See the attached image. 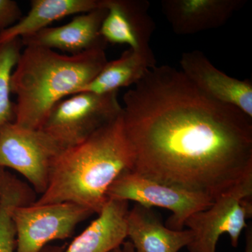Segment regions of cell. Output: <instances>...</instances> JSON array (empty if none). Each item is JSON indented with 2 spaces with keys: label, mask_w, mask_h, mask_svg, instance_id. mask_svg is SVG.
Listing matches in <instances>:
<instances>
[{
  "label": "cell",
  "mask_w": 252,
  "mask_h": 252,
  "mask_svg": "<svg viewBox=\"0 0 252 252\" xmlns=\"http://www.w3.org/2000/svg\"><path fill=\"white\" fill-rule=\"evenodd\" d=\"M132 171L213 200L252 177V119L155 66L123 97Z\"/></svg>",
  "instance_id": "1"
},
{
  "label": "cell",
  "mask_w": 252,
  "mask_h": 252,
  "mask_svg": "<svg viewBox=\"0 0 252 252\" xmlns=\"http://www.w3.org/2000/svg\"><path fill=\"white\" fill-rule=\"evenodd\" d=\"M133 160L122 113L84 142L56 154L47 189L34 204L70 202L99 215L109 187L122 172L132 170Z\"/></svg>",
  "instance_id": "2"
},
{
  "label": "cell",
  "mask_w": 252,
  "mask_h": 252,
  "mask_svg": "<svg viewBox=\"0 0 252 252\" xmlns=\"http://www.w3.org/2000/svg\"><path fill=\"white\" fill-rule=\"evenodd\" d=\"M105 46L80 54H61L52 49L25 46L11 77L15 124L39 130L53 107L75 94L108 62Z\"/></svg>",
  "instance_id": "3"
},
{
  "label": "cell",
  "mask_w": 252,
  "mask_h": 252,
  "mask_svg": "<svg viewBox=\"0 0 252 252\" xmlns=\"http://www.w3.org/2000/svg\"><path fill=\"white\" fill-rule=\"evenodd\" d=\"M122 113L118 92L103 94L79 93L58 102L40 130L61 151L84 142Z\"/></svg>",
  "instance_id": "4"
},
{
  "label": "cell",
  "mask_w": 252,
  "mask_h": 252,
  "mask_svg": "<svg viewBox=\"0 0 252 252\" xmlns=\"http://www.w3.org/2000/svg\"><path fill=\"white\" fill-rule=\"evenodd\" d=\"M252 217V177L214 201L206 210L192 215L185 227L192 233L189 252H216L220 237L229 235L233 248Z\"/></svg>",
  "instance_id": "5"
},
{
  "label": "cell",
  "mask_w": 252,
  "mask_h": 252,
  "mask_svg": "<svg viewBox=\"0 0 252 252\" xmlns=\"http://www.w3.org/2000/svg\"><path fill=\"white\" fill-rule=\"evenodd\" d=\"M107 198L134 201L148 208L167 209L172 214L165 225L176 230H183L192 215L214 203L203 193L165 185L130 170L118 176L109 187Z\"/></svg>",
  "instance_id": "6"
},
{
  "label": "cell",
  "mask_w": 252,
  "mask_h": 252,
  "mask_svg": "<svg viewBox=\"0 0 252 252\" xmlns=\"http://www.w3.org/2000/svg\"><path fill=\"white\" fill-rule=\"evenodd\" d=\"M94 215L70 202L32 204L12 211L16 230V252H41L50 242L72 235L77 225Z\"/></svg>",
  "instance_id": "7"
},
{
  "label": "cell",
  "mask_w": 252,
  "mask_h": 252,
  "mask_svg": "<svg viewBox=\"0 0 252 252\" xmlns=\"http://www.w3.org/2000/svg\"><path fill=\"white\" fill-rule=\"evenodd\" d=\"M61 149L45 132L8 123L0 127V167L21 174L36 193L49 182L51 164Z\"/></svg>",
  "instance_id": "8"
},
{
  "label": "cell",
  "mask_w": 252,
  "mask_h": 252,
  "mask_svg": "<svg viewBox=\"0 0 252 252\" xmlns=\"http://www.w3.org/2000/svg\"><path fill=\"white\" fill-rule=\"evenodd\" d=\"M181 72L207 97L233 106L252 119V84L240 80L217 69L200 51L182 54Z\"/></svg>",
  "instance_id": "9"
},
{
  "label": "cell",
  "mask_w": 252,
  "mask_h": 252,
  "mask_svg": "<svg viewBox=\"0 0 252 252\" xmlns=\"http://www.w3.org/2000/svg\"><path fill=\"white\" fill-rule=\"evenodd\" d=\"M107 11L99 34L106 43L125 44L135 51L152 49L155 23L147 0H107Z\"/></svg>",
  "instance_id": "10"
},
{
  "label": "cell",
  "mask_w": 252,
  "mask_h": 252,
  "mask_svg": "<svg viewBox=\"0 0 252 252\" xmlns=\"http://www.w3.org/2000/svg\"><path fill=\"white\" fill-rule=\"evenodd\" d=\"M245 0H162V11L172 31L190 35L221 27Z\"/></svg>",
  "instance_id": "11"
},
{
  "label": "cell",
  "mask_w": 252,
  "mask_h": 252,
  "mask_svg": "<svg viewBox=\"0 0 252 252\" xmlns=\"http://www.w3.org/2000/svg\"><path fill=\"white\" fill-rule=\"evenodd\" d=\"M107 11L105 4L94 11L77 15L67 24L46 28L22 38L23 46L59 49L70 55L105 46L107 43L99 34V30Z\"/></svg>",
  "instance_id": "12"
},
{
  "label": "cell",
  "mask_w": 252,
  "mask_h": 252,
  "mask_svg": "<svg viewBox=\"0 0 252 252\" xmlns=\"http://www.w3.org/2000/svg\"><path fill=\"white\" fill-rule=\"evenodd\" d=\"M127 235L135 252H179L192 240L190 230L167 228L153 209L138 204L127 214Z\"/></svg>",
  "instance_id": "13"
},
{
  "label": "cell",
  "mask_w": 252,
  "mask_h": 252,
  "mask_svg": "<svg viewBox=\"0 0 252 252\" xmlns=\"http://www.w3.org/2000/svg\"><path fill=\"white\" fill-rule=\"evenodd\" d=\"M129 202L109 199L98 217L74 238L66 252H109L127 238Z\"/></svg>",
  "instance_id": "14"
},
{
  "label": "cell",
  "mask_w": 252,
  "mask_h": 252,
  "mask_svg": "<svg viewBox=\"0 0 252 252\" xmlns=\"http://www.w3.org/2000/svg\"><path fill=\"white\" fill-rule=\"evenodd\" d=\"M105 4L106 0H32L29 12L0 33V44L32 35L49 28L55 21L90 12Z\"/></svg>",
  "instance_id": "15"
},
{
  "label": "cell",
  "mask_w": 252,
  "mask_h": 252,
  "mask_svg": "<svg viewBox=\"0 0 252 252\" xmlns=\"http://www.w3.org/2000/svg\"><path fill=\"white\" fill-rule=\"evenodd\" d=\"M155 66L157 61L152 49H127L119 59L108 61L100 72L75 94L88 92L103 94L118 92L122 88L135 86Z\"/></svg>",
  "instance_id": "16"
},
{
  "label": "cell",
  "mask_w": 252,
  "mask_h": 252,
  "mask_svg": "<svg viewBox=\"0 0 252 252\" xmlns=\"http://www.w3.org/2000/svg\"><path fill=\"white\" fill-rule=\"evenodd\" d=\"M22 46L20 38L0 44V127L15 120L14 103L11 100V77Z\"/></svg>",
  "instance_id": "17"
},
{
  "label": "cell",
  "mask_w": 252,
  "mask_h": 252,
  "mask_svg": "<svg viewBox=\"0 0 252 252\" xmlns=\"http://www.w3.org/2000/svg\"><path fill=\"white\" fill-rule=\"evenodd\" d=\"M14 208V204L9 200H0V252H16V230L11 217ZM41 252H62V250L49 246Z\"/></svg>",
  "instance_id": "18"
},
{
  "label": "cell",
  "mask_w": 252,
  "mask_h": 252,
  "mask_svg": "<svg viewBox=\"0 0 252 252\" xmlns=\"http://www.w3.org/2000/svg\"><path fill=\"white\" fill-rule=\"evenodd\" d=\"M23 17L17 1L0 0V33L14 26Z\"/></svg>",
  "instance_id": "19"
},
{
  "label": "cell",
  "mask_w": 252,
  "mask_h": 252,
  "mask_svg": "<svg viewBox=\"0 0 252 252\" xmlns=\"http://www.w3.org/2000/svg\"><path fill=\"white\" fill-rule=\"evenodd\" d=\"M243 252H252V226L245 228V247Z\"/></svg>",
  "instance_id": "20"
},
{
  "label": "cell",
  "mask_w": 252,
  "mask_h": 252,
  "mask_svg": "<svg viewBox=\"0 0 252 252\" xmlns=\"http://www.w3.org/2000/svg\"><path fill=\"white\" fill-rule=\"evenodd\" d=\"M122 247L124 252H135L133 247H132V244L130 243V241L124 242Z\"/></svg>",
  "instance_id": "21"
},
{
  "label": "cell",
  "mask_w": 252,
  "mask_h": 252,
  "mask_svg": "<svg viewBox=\"0 0 252 252\" xmlns=\"http://www.w3.org/2000/svg\"><path fill=\"white\" fill-rule=\"evenodd\" d=\"M109 252H124V250H123L122 247H119V248L114 249V250H112V251Z\"/></svg>",
  "instance_id": "22"
}]
</instances>
